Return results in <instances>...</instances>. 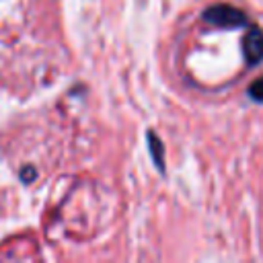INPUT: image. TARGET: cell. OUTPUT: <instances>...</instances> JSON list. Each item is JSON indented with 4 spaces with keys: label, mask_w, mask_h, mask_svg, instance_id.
I'll return each mask as SVG.
<instances>
[{
    "label": "cell",
    "mask_w": 263,
    "mask_h": 263,
    "mask_svg": "<svg viewBox=\"0 0 263 263\" xmlns=\"http://www.w3.org/2000/svg\"><path fill=\"white\" fill-rule=\"evenodd\" d=\"M203 18L212 25H218V27H242L247 25V16L242 10H238L236 6H230V4H216V6H210L205 12H203Z\"/></svg>",
    "instance_id": "obj_1"
},
{
    "label": "cell",
    "mask_w": 263,
    "mask_h": 263,
    "mask_svg": "<svg viewBox=\"0 0 263 263\" xmlns=\"http://www.w3.org/2000/svg\"><path fill=\"white\" fill-rule=\"evenodd\" d=\"M245 58L249 66H257L263 60V31L259 27H251L245 35Z\"/></svg>",
    "instance_id": "obj_2"
},
{
    "label": "cell",
    "mask_w": 263,
    "mask_h": 263,
    "mask_svg": "<svg viewBox=\"0 0 263 263\" xmlns=\"http://www.w3.org/2000/svg\"><path fill=\"white\" fill-rule=\"evenodd\" d=\"M249 95H251V99L253 101H263V78H257L253 84H251V88H249Z\"/></svg>",
    "instance_id": "obj_3"
},
{
    "label": "cell",
    "mask_w": 263,
    "mask_h": 263,
    "mask_svg": "<svg viewBox=\"0 0 263 263\" xmlns=\"http://www.w3.org/2000/svg\"><path fill=\"white\" fill-rule=\"evenodd\" d=\"M33 175H35V171H33V168H29V171H27V173H25V171H23V175H21V177H23V179H25V177H27V179H31V177H33Z\"/></svg>",
    "instance_id": "obj_4"
}]
</instances>
